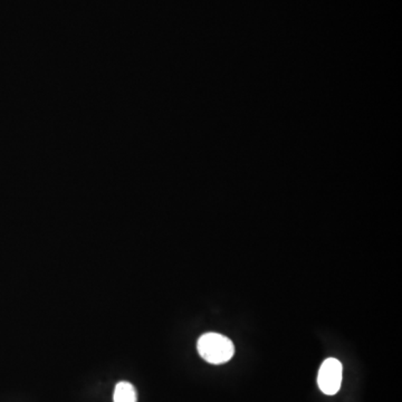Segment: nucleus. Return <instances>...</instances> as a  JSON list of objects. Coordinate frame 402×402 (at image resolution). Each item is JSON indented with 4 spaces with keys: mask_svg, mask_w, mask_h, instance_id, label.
<instances>
[{
    "mask_svg": "<svg viewBox=\"0 0 402 402\" xmlns=\"http://www.w3.org/2000/svg\"><path fill=\"white\" fill-rule=\"evenodd\" d=\"M197 349L201 358L212 364H226L234 354V346L232 340L218 333H206L201 335Z\"/></svg>",
    "mask_w": 402,
    "mask_h": 402,
    "instance_id": "1",
    "label": "nucleus"
},
{
    "mask_svg": "<svg viewBox=\"0 0 402 402\" xmlns=\"http://www.w3.org/2000/svg\"><path fill=\"white\" fill-rule=\"evenodd\" d=\"M113 400L114 402H138L135 388L130 382H119L114 390Z\"/></svg>",
    "mask_w": 402,
    "mask_h": 402,
    "instance_id": "3",
    "label": "nucleus"
},
{
    "mask_svg": "<svg viewBox=\"0 0 402 402\" xmlns=\"http://www.w3.org/2000/svg\"><path fill=\"white\" fill-rule=\"evenodd\" d=\"M342 364L334 358L326 359L317 374V384L326 396L338 393L342 383Z\"/></svg>",
    "mask_w": 402,
    "mask_h": 402,
    "instance_id": "2",
    "label": "nucleus"
}]
</instances>
